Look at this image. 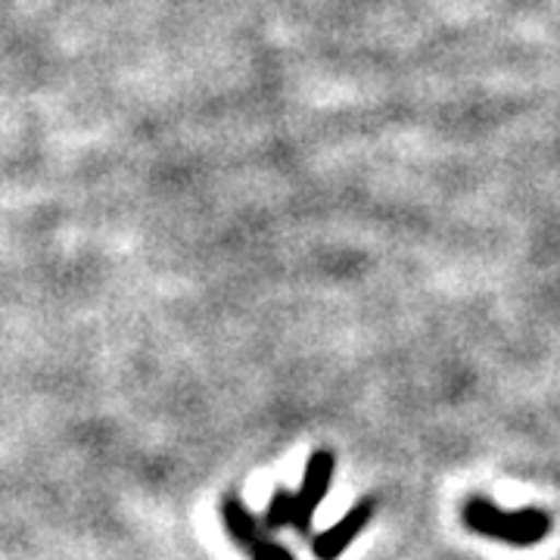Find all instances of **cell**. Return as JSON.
Segmentation results:
<instances>
[{"instance_id": "1", "label": "cell", "mask_w": 560, "mask_h": 560, "mask_svg": "<svg viewBox=\"0 0 560 560\" xmlns=\"http://www.w3.org/2000/svg\"><path fill=\"white\" fill-rule=\"evenodd\" d=\"M464 523L480 533L486 539L504 541L514 548L539 545L551 533V517L541 508H521V511H504L495 501L470 499L464 504Z\"/></svg>"}, {"instance_id": "2", "label": "cell", "mask_w": 560, "mask_h": 560, "mask_svg": "<svg viewBox=\"0 0 560 560\" xmlns=\"http://www.w3.org/2000/svg\"><path fill=\"white\" fill-rule=\"evenodd\" d=\"M334 467L337 458L330 452H315L308 464H305V474H302V489L293 492L296 495V521L293 526L300 529L302 536H312V523H315V511L324 501V495L330 492V480H334Z\"/></svg>"}, {"instance_id": "3", "label": "cell", "mask_w": 560, "mask_h": 560, "mask_svg": "<svg viewBox=\"0 0 560 560\" xmlns=\"http://www.w3.org/2000/svg\"><path fill=\"white\" fill-rule=\"evenodd\" d=\"M374 517V501L364 499L359 501L342 521H337L334 526H327L320 536H315L312 541V551H315V558L318 560H337L355 541V536H361V529L371 523Z\"/></svg>"}, {"instance_id": "4", "label": "cell", "mask_w": 560, "mask_h": 560, "mask_svg": "<svg viewBox=\"0 0 560 560\" xmlns=\"http://www.w3.org/2000/svg\"><path fill=\"white\" fill-rule=\"evenodd\" d=\"M224 526H228V533H231V539L243 545L246 551L249 548H256L265 536H261L259 523L256 517L246 511V504L241 499H228L224 501Z\"/></svg>"}, {"instance_id": "5", "label": "cell", "mask_w": 560, "mask_h": 560, "mask_svg": "<svg viewBox=\"0 0 560 560\" xmlns=\"http://www.w3.org/2000/svg\"><path fill=\"white\" fill-rule=\"evenodd\" d=\"M296 521V495L293 492H287V489H278L275 495H271V504H268V511H265V529H287V526H293Z\"/></svg>"}, {"instance_id": "6", "label": "cell", "mask_w": 560, "mask_h": 560, "mask_svg": "<svg viewBox=\"0 0 560 560\" xmlns=\"http://www.w3.org/2000/svg\"><path fill=\"white\" fill-rule=\"evenodd\" d=\"M249 555H253V560H296L283 545L271 539H261L256 548H249Z\"/></svg>"}]
</instances>
